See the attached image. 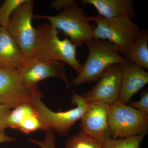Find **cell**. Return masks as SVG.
Masks as SVG:
<instances>
[{"label": "cell", "mask_w": 148, "mask_h": 148, "mask_svg": "<svg viewBox=\"0 0 148 148\" xmlns=\"http://www.w3.org/2000/svg\"><path fill=\"white\" fill-rule=\"evenodd\" d=\"M36 40L34 57L43 61H56L71 66L78 74L82 64L77 58V46L68 37L61 40L59 31L50 24L46 23L36 28Z\"/></svg>", "instance_id": "obj_1"}, {"label": "cell", "mask_w": 148, "mask_h": 148, "mask_svg": "<svg viewBox=\"0 0 148 148\" xmlns=\"http://www.w3.org/2000/svg\"><path fill=\"white\" fill-rule=\"evenodd\" d=\"M85 43L89 51L87 59L78 75L66 85L67 88L86 82H98L109 66L122 64L126 61L116 47L108 41L92 39Z\"/></svg>", "instance_id": "obj_2"}, {"label": "cell", "mask_w": 148, "mask_h": 148, "mask_svg": "<svg viewBox=\"0 0 148 148\" xmlns=\"http://www.w3.org/2000/svg\"><path fill=\"white\" fill-rule=\"evenodd\" d=\"M89 21L95 22L93 39L110 42L123 56L139 38L141 30L128 16L106 18L99 15L88 16Z\"/></svg>", "instance_id": "obj_3"}, {"label": "cell", "mask_w": 148, "mask_h": 148, "mask_svg": "<svg viewBox=\"0 0 148 148\" xmlns=\"http://www.w3.org/2000/svg\"><path fill=\"white\" fill-rule=\"evenodd\" d=\"M32 91V105L42 121L45 131L51 130L61 136L68 135L75 123L80 120L88 104L81 95L73 90L71 104L76 107L69 110L53 112L43 103L42 93L38 88Z\"/></svg>", "instance_id": "obj_4"}, {"label": "cell", "mask_w": 148, "mask_h": 148, "mask_svg": "<svg viewBox=\"0 0 148 148\" xmlns=\"http://www.w3.org/2000/svg\"><path fill=\"white\" fill-rule=\"evenodd\" d=\"M34 16L49 21L52 26L63 32L77 46H83L84 43L93 39L95 26L90 24L87 14L77 1L54 16L34 14Z\"/></svg>", "instance_id": "obj_5"}, {"label": "cell", "mask_w": 148, "mask_h": 148, "mask_svg": "<svg viewBox=\"0 0 148 148\" xmlns=\"http://www.w3.org/2000/svg\"><path fill=\"white\" fill-rule=\"evenodd\" d=\"M108 121L114 139L148 134V115L119 101L108 106Z\"/></svg>", "instance_id": "obj_6"}, {"label": "cell", "mask_w": 148, "mask_h": 148, "mask_svg": "<svg viewBox=\"0 0 148 148\" xmlns=\"http://www.w3.org/2000/svg\"><path fill=\"white\" fill-rule=\"evenodd\" d=\"M34 6V1L26 0L14 12L5 27L21 49L23 64L34 57L36 32L32 23Z\"/></svg>", "instance_id": "obj_7"}, {"label": "cell", "mask_w": 148, "mask_h": 148, "mask_svg": "<svg viewBox=\"0 0 148 148\" xmlns=\"http://www.w3.org/2000/svg\"><path fill=\"white\" fill-rule=\"evenodd\" d=\"M20 78L32 90L38 88V83L49 78L62 80L66 85L69 82L64 63L56 61H43L36 58L23 64L18 70Z\"/></svg>", "instance_id": "obj_8"}, {"label": "cell", "mask_w": 148, "mask_h": 148, "mask_svg": "<svg viewBox=\"0 0 148 148\" xmlns=\"http://www.w3.org/2000/svg\"><path fill=\"white\" fill-rule=\"evenodd\" d=\"M122 64L109 66L92 89L82 95L88 103L101 102L110 106L118 100L121 87Z\"/></svg>", "instance_id": "obj_9"}, {"label": "cell", "mask_w": 148, "mask_h": 148, "mask_svg": "<svg viewBox=\"0 0 148 148\" xmlns=\"http://www.w3.org/2000/svg\"><path fill=\"white\" fill-rule=\"evenodd\" d=\"M33 91L21 80L18 70L0 67V105L14 109L23 103L32 104Z\"/></svg>", "instance_id": "obj_10"}, {"label": "cell", "mask_w": 148, "mask_h": 148, "mask_svg": "<svg viewBox=\"0 0 148 148\" xmlns=\"http://www.w3.org/2000/svg\"><path fill=\"white\" fill-rule=\"evenodd\" d=\"M108 105L101 102L88 103L81 118L82 131L103 144L112 138L108 121Z\"/></svg>", "instance_id": "obj_11"}, {"label": "cell", "mask_w": 148, "mask_h": 148, "mask_svg": "<svg viewBox=\"0 0 148 148\" xmlns=\"http://www.w3.org/2000/svg\"><path fill=\"white\" fill-rule=\"evenodd\" d=\"M148 83V73L145 69L126 59L122 64L121 87L118 100L125 104Z\"/></svg>", "instance_id": "obj_12"}, {"label": "cell", "mask_w": 148, "mask_h": 148, "mask_svg": "<svg viewBox=\"0 0 148 148\" xmlns=\"http://www.w3.org/2000/svg\"><path fill=\"white\" fill-rule=\"evenodd\" d=\"M20 48L5 27L0 26V67L18 70L23 64Z\"/></svg>", "instance_id": "obj_13"}, {"label": "cell", "mask_w": 148, "mask_h": 148, "mask_svg": "<svg viewBox=\"0 0 148 148\" xmlns=\"http://www.w3.org/2000/svg\"><path fill=\"white\" fill-rule=\"evenodd\" d=\"M80 3L91 5L99 15L106 18L126 16L132 19L137 16L132 0H82Z\"/></svg>", "instance_id": "obj_14"}, {"label": "cell", "mask_w": 148, "mask_h": 148, "mask_svg": "<svg viewBox=\"0 0 148 148\" xmlns=\"http://www.w3.org/2000/svg\"><path fill=\"white\" fill-rule=\"evenodd\" d=\"M140 66L148 70V31L147 29L141 30L139 38L130 48L123 56Z\"/></svg>", "instance_id": "obj_15"}, {"label": "cell", "mask_w": 148, "mask_h": 148, "mask_svg": "<svg viewBox=\"0 0 148 148\" xmlns=\"http://www.w3.org/2000/svg\"><path fill=\"white\" fill-rule=\"evenodd\" d=\"M36 113V112L32 104H21L11 110L8 118V126L12 129H19L25 119Z\"/></svg>", "instance_id": "obj_16"}, {"label": "cell", "mask_w": 148, "mask_h": 148, "mask_svg": "<svg viewBox=\"0 0 148 148\" xmlns=\"http://www.w3.org/2000/svg\"><path fill=\"white\" fill-rule=\"evenodd\" d=\"M64 148H102V145L81 130L67 140Z\"/></svg>", "instance_id": "obj_17"}, {"label": "cell", "mask_w": 148, "mask_h": 148, "mask_svg": "<svg viewBox=\"0 0 148 148\" xmlns=\"http://www.w3.org/2000/svg\"><path fill=\"white\" fill-rule=\"evenodd\" d=\"M147 134H143L123 138H111L102 144V148H140Z\"/></svg>", "instance_id": "obj_18"}, {"label": "cell", "mask_w": 148, "mask_h": 148, "mask_svg": "<svg viewBox=\"0 0 148 148\" xmlns=\"http://www.w3.org/2000/svg\"><path fill=\"white\" fill-rule=\"evenodd\" d=\"M26 0H5L0 6V26L5 27L14 12Z\"/></svg>", "instance_id": "obj_19"}, {"label": "cell", "mask_w": 148, "mask_h": 148, "mask_svg": "<svg viewBox=\"0 0 148 148\" xmlns=\"http://www.w3.org/2000/svg\"><path fill=\"white\" fill-rule=\"evenodd\" d=\"M19 129L23 133L27 134L38 130L45 131L44 125L37 113L25 119Z\"/></svg>", "instance_id": "obj_20"}, {"label": "cell", "mask_w": 148, "mask_h": 148, "mask_svg": "<svg viewBox=\"0 0 148 148\" xmlns=\"http://www.w3.org/2000/svg\"><path fill=\"white\" fill-rule=\"evenodd\" d=\"M56 136L54 131L48 130L46 131L45 138L42 141L29 139L28 141L34 143L41 148H56L55 145Z\"/></svg>", "instance_id": "obj_21"}, {"label": "cell", "mask_w": 148, "mask_h": 148, "mask_svg": "<svg viewBox=\"0 0 148 148\" xmlns=\"http://www.w3.org/2000/svg\"><path fill=\"white\" fill-rule=\"evenodd\" d=\"M129 106L138 109L148 115V91L145 89L140 95V100L138 101H130Z\"/></svg>", "instance_id": "obj_22"}, {"label": "cell", "mask_w": 148, "mask_h": 148, "mask_svg": "<svg viewBox=\"0 0 148 148\" xmlns=\"http://www.w3.org/2000/svg\"><path fill=\"white\" fill-rule=\"evenodd\" d=\"M11 108L8 106L0 105V131H4L8 127V118Z\"/></svg>", "instance_id": "obj_23"}, {"label": "cell", "mask_w": 148, "mask_h": 148, "mask_svg": "<svg viewBox=\"0 0 148 148\" xmlns=\"http://www.w3.org/2000/svg\"><path fill=\"white\" fill-rule=\"evenodd\" d=\"M75 0H55L51 3V6L57 10H63L69 8L76 2Z\"/></svg>", "instance_id": "obj_24"}, {"label": "cell", "mask_w": 148, "mask_h": 148, "mask_svg": "<svg viewBox=\"0 0 148 148\" xmlns=\"http://www.w3.org/2000/svg\"><path fill=\"white\" fill-rule=\"evenodd\" d=\"M16 141L15 138L9 136L4 131H0V144L6 142H13Z\"/></svg>", "instance_id": "obj_25"}]
</instances>
